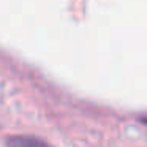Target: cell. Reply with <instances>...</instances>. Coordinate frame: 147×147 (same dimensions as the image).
I'll list each match as a JSON object with an SVG mask.
<instances>
[{"label": "cell", "instance_id": "7a4b0ae2", "mask_svg": "<svg viewBox=\"0 0 147 147\" xmlns=\"http://www.w3.org/2000/svg\"><path fill=\"white\" fill-rule=\"evenodd\" d=\"M142 122H146V123H147V119H144V120H142Z\"/></svg>", "mask_w": 147, "mask_h": 147}, {"label": "cell", "instance_id": "6da1fadb", "mask_svg": "<svg viewBox=\"0 0 147 147\" xmlns=\"http://www.w3.org/2000/svg\"><path fill=\"white\" fill-rule=\"evenodd\" d=\"M7 147H52V146L32 136H10L7 139Z\"/></svg>", "mask_w": 147, "mask_h": 147}]
</instances>
